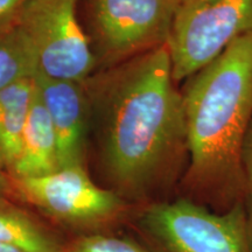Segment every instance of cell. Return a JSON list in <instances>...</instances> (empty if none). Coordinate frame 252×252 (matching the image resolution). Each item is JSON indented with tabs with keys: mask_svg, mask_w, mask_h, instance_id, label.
I'll use <instances>...</instances> for the list:
<instances>
[{
	"mask_svg": "<svg viewBox=\"0 0 252 252\" xmlns=\"http://www.w3.org/2000/svg\"><path fill=\"white\" fill-rule=\"evenodd\" d=\"M63 252H149L130 239L93 234L82 236Z\"/></svg>",
	"mask_w": 252,
	"mask_h": 252,
	"instance_id": "cell-13",
	"label": "cell"
},
{
	"mask_svg": "<svg viewBox=\"0 0 252 252\" xmlns=\"http://www.w3.org/2000/svg\"><path fill=\"white\" fill-rule=\"evenodd\" d=\"M0 242L28 252H63L62 245L33 217L0 197Z\"/></svg>",
	"mask_w": 252,
	"mask_h": 252,
	"instance_id": "cell-11",
	"label": "cell"
},
{
	"mask_svg": "<svg viewBox=\"0 0 252 252\" xmlns=\"http://www.w3.org/2000/svg\"><path fill=\"white\" fill-rule=\"evenodd\" d=\"M139 225L153 252H251L244 203L216 213L180 197L151 204Z\"/></svg>",
	"mask_w": 252,
	"mask_h": 252,
	"instance_id": "cell-4",
	"label": "cell"
},
{
	"mask_svg": "<svg viewBox=\"0 0 252 252\" xmlns=\"http://www.w3.org/2000/svg\"><path fill=\"white\" fill-rule=\"evenodd\" d=\"M242 166H243L245 182L249 191L252 189V117L242 145Z\"/></svg>",
	"mask_w": 252,
	"mask_h": 252,
	"instance_id": "cell-15",
	"label": "cell"
},
{
	"mask_svg": "<svg viewBox=\"0 0 252 252\" xmlns=\"http://www.w3.org/2000/svg\"><path fill=\"white\" fill-rule=\"evenodd\" d=\"M80 0H28L18 27L35 53L39 74L86 82L97 63L78 13Z\"/></svg>",
	"mask_w": 252,
	"mask_h": 252,
	"instance_id": "cell-6",
	"label": "cell"
},
{
	"mask_svg": "<svg viewBox=\"0 0 252 252\" xmlns=\"http://www.w3.org/2000/svg\"><path fill=\"white\" fill-rule=\"evenodd\" d=\"M247 202L244 204L245 208V222H247V235L249 239V244L252 252V189L249 190L245 196Z\"/></svg>",
	"mask_w": 252,
	"mask_h": 252,
	"instance_id": "cell-16",
	"label": "cell"
},
{
	"mask_svg": "<svg viewBox=\"0 0 252 252\" xmlns=\"http://www.w3.org/2000/svg\"><path fill=\"white\" fill-rule=\"evenodd\" d=\"M175 84L166 45L86 81L100 165L124 200L149 196L179 175L188 146Z\"/></svg>",
	"mask_w": 252,
	"mask_h": 252,
	"instance_id": "cell-1",
	"label": "cell"
},
{
	"mask_svg": "<svg viewBox=\"0 0 252 252\" xmlns=\"http://www.w3.org/2000/svg\"><path fill=\"white\" fill-rule=\"evenodd\" d=\"M11 194H13V189H12L9 176L0 169V197L7 198Z\"/></svg>",
	"mask_w": 252,
	"mask_h": 252,
	"instance_id": "cell-17",
	"label": "cell"
},
{
	"mask_svg": "<svg viewBox=\"0 0 252 252\" xmlns=\"http://www.w3.org/2000/svg\"><path fill=\"white\" fill-rule=\"evenodd\" d=\"M39 71L30 40L18 26L0 37V91L19 81L34 78Z\"/></svg>",
	"mask_w": 252,
	"mask_h": 252,
	"instance_id": "cell-12",
	"label": "cell"
},
{
	"mask_svg": "<svg viewBox=\"0 0 252 252\" xmlns=\"http://www.w3.org/2000/svg\"><path fill=\"white\" fill-rule=\"evenodd\" d=\"M182 98L189 156L186 198L228 212L248 193L242 145L252 117V33L189 77Z\"/></svg>",
	"mask_w": 252,
	"mask_h": 252,
	"instance_id": "cell-2",
	"label": "cell"
},
{
	"mask_svg": "<svg viewBox=\"0 0 252 252\" xmlns=\"http://www.w3.org/2000/svg\"><path fill=\"white\" fill-rule=\"evenodd\" d=\"M28 0H0V37L18 26Z\"/></svg>",
	"mask_w": 252,
	"mask_h": 252,
	"instance_id": "cell-14",
	"label": "cell"
},
{
	"mask_svg": "<svg viewBox=\"0 0 252 252\" xmlns=\"http://www.w3.org/2000/svg\"><path fill=\"white\" fill-rule=\"evenodd\" d=\"M208 1H212V0H180V6H194L204 4Z\"/></svg>",
	"mask_w": 252,
	"mask_h": 252,
	"instance_id": "cell-19",
	"label": "cell"
},
{
	"mask_svg": "<svg viewBox=\"0 0 252 252\" xmlns=\"http://www.w3.org/2000/svg\"><path fill=\"white\" fill-rule=\"evenodd\" d=\"M36 90L54 128L59 169L84 166L90 131V102L86 82L35 75Z\"/></svg>",
	"mask_w": 252,
	"mask_h": 252,
	"instance_id": "cell-8",
	"label": "cell"
},
{
	"mask_svg": "<svg viewBox=\"0 0 252 252\" xmlns=\"http://www.w3.org/2000/svg\"><path fill=\"white\" fill-rule=\"evenodd\" d=\"M180 0H80L78 13L97 68L165 46Z\"/></svg>",
	"mask_w": 252,
	"mask_h": 252,
	"instance_id": "cell-3",
	"label": "cell"
},
{
	"mask_svg": "<svg viewBox=\"0 0 252 252\" xmlns=\"http://www.w3.org/2000/svg\"><path fill=\"white\" fill-rule=\"evenodd\" d=\"M35 93V77L0 91V169L9 174L20 152L21 139Z\"/></svg>",
	"mask_w": 252,
	"mask_h": 252,
	"instance_id": "cell-10",
	"label": "cell"
},
{
	"mask_svg": "<svg viewBox=\"0 0 252 252\" xmlns=\"http://www.w3.org/2000/svg\"><path fill=\"white\" fill-rule=\"evenodd\" d=\"M9 180L13 194L68 224L100 226L117 220L126 210L124 198L110 188L94 184L84 166L65 167L36 178Z\"/></svg>",
	"mask_w": 252,
	"mask_h": 252,
	"instance_id": "cell-7",
	"label": "cell"
},
{
	"mask_svg": "<svg viewBox=\"0 0 252 252\" xmlns=\"http://www.w3.org/2000/svg\"><path fill=\"white\" fill-rule=\"evenodd\" d=\"M60 168L58 141L48 112L36 90L21 139L20 152L9 178H36L48 175Z\"/></svg>",
	"mask_w": 252,
	"mask_h": 252,
	"instance_id": "cell-9",
	"label": "cell"
},
{
	"mask_svg": "<svg viewBox=\"0 0 252 252\" xmlns=\"http://www.w3.org/2000/svg\"><path fill=\"white\" fill-rule=\"evenodd\" d=\"M249 33H252V0L179 5L166 43L174 81L191 77Z\"/></svg>",
	"mask_w": 252,
	"mask_h": 252,
	"instance_id": "cell-5",
	"label": "cell"
},
{
	"mask_svg": "<svg viewBox=\"0 0 252 252\" xmlns=\"http://www.w3.org/2000/svg\"><path fill=\"white\" fill-rule=\"evenodd\" d=\"M0 252H28L24 249L15 247V245L4 243V242H0Z\"/></svg>",
	"mask_w": 252,
	"mask_h": 252,
	"instance_id": "cell-18",
	"label": "cell"
}]
</instances>
